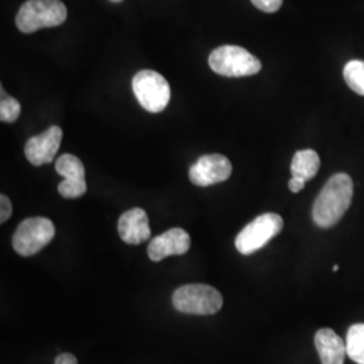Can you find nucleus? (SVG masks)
Masks as SVG:
<instances>
[{
    "label": "nucleus",
    "mask_w": 364,
    "mask_h": 364,
    "mask_svg": "<svg viewBox=\"0 0 364 364\" xmlns=\"http://www.w3.org/2000/svg\"><path fill=\"white\" fill-rule=\"evenodd\" d=\"M191 248V236L182 228H171L154 237L149 247L147 254L153 262H161L171 255H183Z\"/></svg>",
    "instance_id": "9b49d317"
},
{
    "label": "nucleus",
    "mask_w": 364,
    "mask_h": 364,
    "mask_svg": "<svg viewBox=\"0 0 364 364\" xmlns=\"http://www.w3.org/2000/svg\"><path fill=\"white\" fill-rule=\"evenodd\" d=\"M132 91L139 105L151 114L162 112L169 105V82L156 70H139L132 78Z\"/></svg>",
    "instance_id": "39448f33"
},
{
    "label": "nucleus",
    "mask_w": 364,
    "mask_h": 364,
    "mask_svg": "<svg viewBox=\"0 0 364 364\" xmlns=\"http://www.w3.org/2000/svg\"><path fill=\"white\" fill-rule=\"evenodd\" d=\"M117 232L120 239L127 245H142L151 236L147 213L142 208H132L124 212L117 221Z\"/></svg>",
    "instance_id": "f8f14e48"
},
{
    "label": "nucleus",
    "mask_w": 364,
    "mask_h": 364,
    "mask_svg": "<svg viewBox=\"0 0 364 364\" xmlns=\"http://www.w3.org/2000/svg\"><path fill=\"white\" fill-rule=\"evenodd\" d=\"M173 305L176 311L185 314L209 316L220 311L223 296L218 289L209 285H183L174 291Z\"/></svg>",
    "instance_id": "20e7f679"
},
{
    "label": "nucleus",
    "mask_w": 364,
    "mask_h": 364,
    "mask_svg": "<svg viewBox=\"0 0 364 364\" xmlns=\"http://www.w3.org/2000/svg\"><path fill=\"white\" fill-rule=\"evenodd\" d=\"M68 18V10L61 0H27L16 14L15 23L25 34L41 28L63 25Z\"/></svg>",
    "instance_id": "f03ea898"
},
{
    "label": "nucleus",
    "mask_w": 364,
    "mask_h": 364,
    "mask_svg": "<svg viewBox=\"0 0 364 364\" xmlns=\"http://www.w3.org/2000/svg\"><path fill=\"white\" fill-rule=\"evenodd\" d=\"M63 141V130L58 126H52L42 134L27 141L25 156L34 166L48 165L54 161Z\"/></svg>",
    "instance_id": "9d476101"
},
{
    "label": "nucleus",
    "mask_w": 364,
    "mask_h": 364,
    "mask_svg": "<svg viewBox=\"0 0 364 364\" xmlns=\"http://www.w3.org/2000/svg\"><path fill=\"white\" fill-rule=\"evenodd\" d=\"M353 197V182L346 173L332 176L313 204L312 218L320 228L336 225L350 208Z\"/></svg>",
    "instance_id": "f257e3e1"
},
{
    "label": "nucleus",
    "mask_w": 364,
    "mask_h": 364,
    "mask_svg": "<svg viewBox=\"0 0 364 364\" xmlns=\"http://www.w3.org/2000/svg\"><path fill=\"white\" fill-rule=\"evenodd\" d=\"M347 356L358 364H364V324H353L347 332Z\"/></svg>",
    "instance_id": "2eb2a0df"
},
{
    "label": "nucleus",
    "mask_w": 364,
    "mask_h": 364,
    "mask_svg": "<svg viewBox=\"0 0 364 364\" xmlns=\"http://www.w3.org/2000/svg\"><path fill=\"white\" fill-rule=\"evenodd\" d=\"M1 100H0V120L3 123H14L21 115V103L9 96L1 87Z\"/></svg>",
    "instance_id": "f3484780"
},
{
    "label": "nucleus",
    "mask_w": 364,
    "mask_h": 364,
    "mask_svg": "<svg viewBox=\"0 0 364 364\" xmlns=\"http://www.w3.org/2000/svg\"><path fill=\"white\" fill-rule=\"evenodd\" d=\"M231 174L232 164L227 156L221 154L200 156L197 162L189 168V180L200 188L227 181Z\"/></svg>",
    "instance_id": "6e6552de"
},
{
    "label": "nucleus",
    "mask_w": 364,
    "mask_h": 364,
    "mask_svg": "<svg viewBox=\"0 0 364 364\" xmlns=\"http://www.w3.org/2000/svg\"><path fill=\"white\" fill-rule=\"evenodd\" d=\"M320 156L314 150H299L291 161V176L305 182L311 181L320 170Z\"/></svg>",
    "instance_id": "4468645a"
},
{
    "label": "nucleus",
    "mask_w": 364,
    "mask_h": 364,
    "mask_svg": "<svg viewBox=\"0 0 364 364\" xmlns=\"http://www.w3.org/2000/svg\"><path fill=\"white\" fill-rule=\"evenodd\" d=\"M343 76L347 85L358 95L364 96V61L352 60L344 66Z\"/></svg>",
    "instance_id": "dca6fc26"
},
{
    "label": "nucleus",
    "mask_w": 364,
    "mask_h": 364,
    "mask_svg": "<svg viewBox=\"0 0 364 364\" xmlns=\"http://www.w3.org/2000/svg\"><path fill=\"white\" fill-rule=\"evenodd\" d=\"M55 170L65 180L58 185V193L64 198H78L87 192L85 169L82 162L73 154H63L55 161Z\"/></svg>",
    "instance_id": "1a4fd4ad"
},
{
    "label": "nucleus",
    "mask_w": 364,
    "mask_h": 364,
    "mask_svg": "<svg viewBox=\"0 0 364 364\" xmlns=\"http://www.w3.org/2000/svg\"><path fill=\"white\" fill-rule=\"evenodd\" d=\"M111 1H114V3H120V1H123V0H111Z\"/></svg>",
    "instance_id": "5701e85b"
},
{
    "label": "nucleus",
    "mask_w": 364,
    "mask_h": 364,
    "mask_svg": "<svg viewBox=\"0 0 364 364\" xmlns=\"http://www.w3.org/2000/svg\"><path fill=\"white\" fill-rule=\"evenodd\" d=\"M251 1L258 10L267 14L277 13L284 3V0H251Z\"/></svg>",
    "instance_id": "a211bd4d"
},
{
    "label": "nucleus",
    "mask_w": 364,
    "mask_h": 364,
    "mask_svg": "<svg viewBox=\"0 0 364 364\" xmlns=\"http://www.w3.org/2000/svg\"><path fill=\"white\" fill-rule=\"evenodd\" d=\"M284 228V219L277 213H263L247 224L235 239L242 255H251L264 247Z\"/></svg>",
    "instance_id": "423d86ee"
},
{
    "label": "nucleus",
    "mask_w": 364,
    "mask_h": 364,
    "mask_svg": "<svg viewBox=\"0 0 364 364\" xmlns=\"http://www.w3.org/2000/svg\"><path fill=\"white\" fill-rule=\"evenodd\" d=\"M55 235V227L46 218H30L22 221L13 236V247L21 257H33L46 247Z\"/></svg>",
    "instance_id": "0eeeda50"
},
{
    "label": "nucleus",
    "mask_w": 364,
    "mask_h": 364,
    "mask_svg": "<svg viewBox=\"0 0 364 364\" xmlns=\"http://www.w3.org/2000/svg\"><path fill=\"white\" fill-rule=\"evenodd\" d=\"M332 270H333V272H335V273H336V272H338V264H335V266H333V269H332Z\"/></svg>",
    "instance_id": "4be33fe9"
},
{
    "label": "nucleus",
    "mask_w": 364,
    "mask_h": 364,
    "mask_svg": "<svg viewBox=\"0 0 364 364\" xmlns=\"http://www.w3.org/2000/svg\"><path fill=\"white\" fill-rule=\"evenodd\" d=\"M210 69L224 77H246L259 73L262 64L259 60L235 45H224L209 54Z\"/></svg>",
    "instance_id": "7ed1b4c3"
},
{
    "label": "nucleus",
    "mask_w": 364,
    "mask_h": 364,
    "mask_svg": "<svg viewBox=\"0 0 364 364\" xmlns=\"http://www.w3.org/2000/svg\"><path fill=\"white\" fill-rule=\"evenodd\" d=\"M54 364H78L77 358L72 353H60L55 358Z\"/></svg>",
    "instance_id": "aec40b11"
},
{
    "label": "nucleus",
    "mask_w": 364,
    "mask_h": 364,
    "mask_svg": "<svg viewBox=\"0 0 364 364\" xmlns=\"http://www.w3.org/2000/svg\"><path fill=\"white\" fill-rule=\"evenodd\" d=\"M305 183H306V182L304 181V180L297 178V177H293V178L289 181V189H290V192H293V193H299V192H301V191L304 189Z\"/></svg>",
    "instance_id": "412c9836"
},
{
    "label": "nucleus",
    "mask_w": 364,
    "mask_h": 364,
    "mask_svg": "<svg viewBox=\"0 0 364 364\" xmlns=\"http://www.w3.org/2000/svg\"><path fill=\"white\" fill-rule=\"evenodd\" d=\"M0 205H1V209H0V223L3 224V223H6V221L11 218V215H13V204H11V201H10V198L7 196L1 195L0 196Z\"/></svg>",
    "instance_id": "6ab92c4d"
},
{
    "label": "nucleus",
    "mask_w": 364,
    "mask_h": 364,
    "mask_svg": "<svg viewBox=\"0 0 364 364\" xmlns=\"http://www.w3.org/2000/svg\"><path fill=\"white\" fill-rule=\"evenodd\" d=\"M314 346L323 364H344L347 356L346 343L338 333L329 328H323L316 332Z\"/></svg>",
    "instance_id": "ddd939ff"
}]
</instances>
